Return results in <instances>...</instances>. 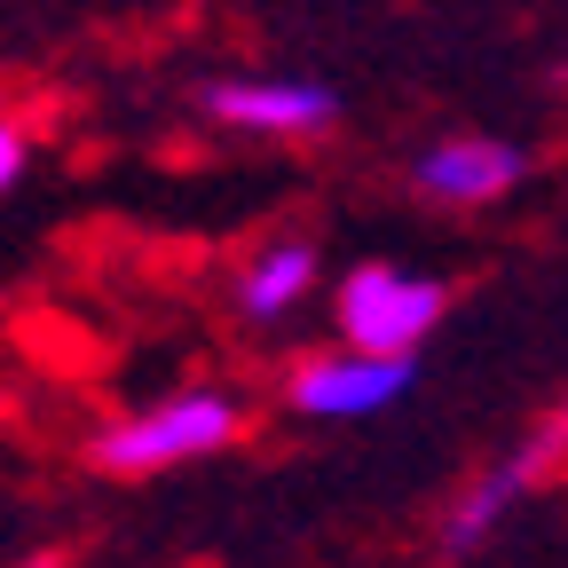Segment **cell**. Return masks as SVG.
Instances as JSON below:
<instances>
[{"label":"cell","mask_w":568,"mask_h":568,"mask_svg":"<svg viewBox=\"0 0 568 568\" xmlns=\"http://www.w3.org/2000/svg\"><path fill=\"white\" fill-rule=\"evenodd\" d=\"M237 426H245L237 395L190 387V395L142 410V418L103 426V435H95V466H103V474H166V466H182V458H205V450L237 443Z\"/></svg>","instance_id":"1"},{"label":"cell","mask_w":568,"mask_h":568,"mask_svg":"<svg viewBox=\"0 0 568 568\" xmlns=\"http://www.w3.org/2000/svg\"><path fill=\"white\" fill-rule=\"evenodd\" d=\"M443 284L403 268H355L339 284V332L355 355H418V339L443 324Z\"/></svg>","instance_id":"2"},{"label":"cell","mask_w":568,"mask_h":568,"mask_svg":"<svg viewBox=\"0 0 568 568\" xmlns=\"http://www.w3.org/2000/svg\"><path fill=\"white\" fill-rule=\"evenodd\" d=\"M560 450H568V403H560V410L537 426V435H529L514 458H497V466H489V474H481V481L458 497V514H450V529H443V552H450V560L481 552V545L497 537V521H506V514L521 506V497H529V489L552 474V458H560Z\"/></svg>","instance_id":"3"},{"label":"cell","mask_w":568,"mask_h":568,"mask_svg":"<svg viewBox=\"0 0 568 568\" xmlns=\"http://www.w3.org/2000/svg\"><path fill=\"white\" fill-rule=\"evenodd\" d=\"M418 387V355H316L293 372V410L308 418H364V410H395Z\"/></svg>","instance_id":"4"},{"label":"cell","mask_w":568,"mask_h":568,"mask_svg":"<svg viewBox=\"0 0 568 568\" xmlns=\"http://www.w3.org/2000/svg\"><path fill=\"white\" fill-rule=\"evenodd\" d=\"M205 111L230 126H261V134H316L339 119V95L308 80H213Z\"/></svg>","instance_id":"5"},{"label":"cell","mask_w":568,"mask_h":568,"mask_svg":"<svg viewBox=\"0 0 568 568\" xmlns=\"http://www.w3.org/2000/svg\"><path fill=\"white\" fill-rule=\"evenodd\" d=\"M418 190L426 197H450V205H481V197H506L521 174H529V159L514 151V142H481V134H458V142H435L418 166Z\"/></svg>","instance_id":"6"},{"label":"cell","mask_w":568,"mask_h":568,"mask_svg":"<svg viewBox=\"0 0 568 568\" xmlns=\"http://www.w3.org/2000/svg\"><path fill=\"white\" fill-rule=\"evenodd\" d=\"M316 284V253L308 245H268L245 276H237V308L245 316H284Z\"/></svg>","instance_id":"7"},{"label":"cell","mask_w":568,"mask_h":568,"mask_svg":"<svg viewBox=\"0 0 568 568\" xmlns=\"http://www.w3.org/2000/svg\"><path fill=\"white\" fill-rule=\"evenodd\" d=\"M24 182V134L9 126V119H0V197H9Z\"/></svg>","instance_id":"8"}]
</instances>
